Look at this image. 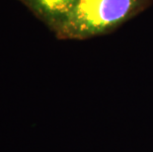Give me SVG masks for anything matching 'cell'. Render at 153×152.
<instances>
[{
	"mask_svg": "<svg viewBox=\"0 0 153 152\" xmlns=\"http://www.w3.org/2000/svg\"><path fill=\"white\" fill-rule=\"evenodd\" d=\"M134 0H78L66 16L71 30L84 33L103 31L126 17Z\"/></svg>",
	"mask_w": 153,
	"mask_h": 152,
	"instance_id": "cell-1",
	"label": "cell"
},
{
	"mask_svg": "<svg viewBox=\"0 0 153 152\" xmlns=\"http://www.w3.org/2000/svg\"><path fill=\"white\" fill-rule=\"evenodd\" d=\"M78 0H33L35 5L50 16H67Z\"/></svg>",
	"mask_w": 153,
	"mask_h": 152,
	"instance_id": "cell-2",
	"label": "cell"
}]
</instances>
